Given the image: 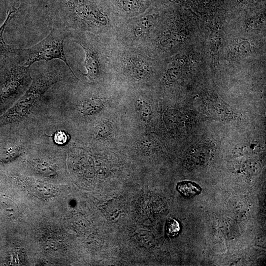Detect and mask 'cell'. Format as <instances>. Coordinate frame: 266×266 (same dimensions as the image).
<instances>
[{"instance_id": "obj_15", "label": "cell", "mask_w": 266, "mask_h": 266, "mask_svg": "<svg viewBox=\"0 0 266 266\" xmlns=\"http://www.w3.org/2000/svg\"><path fill=\"white\" fill-rule=\"evenodd\" d=\"M68 137L64 132L60 131L56 133L54 136V140L58 144L63 145L66 142Z\"/></svg>"}, {"instance_id": "obj_17", "label": "cell", "mask_w": 266, "mask_h": 266, "mask_svg": "<svg viewBox=\"0 0 266 266\" xmlns=\"http://www.w3.org/2000/svg\"><path fill=\"white\" fill-rule=\"evenodd\" d=\"M4 62L3 61H0V70H1V69L3 67V66H4Z\"/></svg>"}, {"instance_id": "obj_4", "label": "cell", "mask_w": 266, "mask_h": 266, "mask_svg": "<svg viewBox=\"0 0 266 266\" xmlns=\"http://www.w3.org/2000/svg\"><path fill=\"white\" fill-rule=\"evenodd\" d=\"M70 31L64 28H53L46 37L27 48L14 49L15 59L22 66L29 68L35 62L59 59L63 61L74 75L66 60L64 49L65 39Z\"/></svg>"}, {"instance_id": "obj_6", "label": "cell", "mask_w": 266, "mask_h": 266, "mask_svg": "<svg viewBox=\"0 0 266 266\" xmlns=\"http://www.w3.org/2000/svg\"><path fill=\"white\" fill-rule=\"evenodd\" d=\"M61 78L58 73L53 70L38 74L33 78L25 94L5 113L1 120L9 122L26 115L44 93Z\"/></svg>"}, {"instance_id": "obj_14", "label": "cell", "mask_w": 266, "mask_h": 266, "mask_svg": "<svg viewBox=\"0 0 266 266\" xmlns=\"http://www.w3.org/2000/svg\"><path fill=\"white\" fill-rule=\"evenodd\" d=\"M36 167L37 170L45 175H51L55 173V170L50 165L46 163L36 164Z\"/></svg>"}, {"instance_id": "obj_18", "label": "cell", "mask_w": 266, "mask_h": 266, "mask_svg": "<svg viewBox=\"0 0 266 266\" xmlns=\"http://www.w3.org/2000/svg\"><path fill=\"white\" fill-rule=\"evenodd\" d=\"M239 0L243 3H245V2H249V1H251L252 0Z\"/></svg>"}, {"instance_id": "obj_3", "label": "cell", "mask_w": 266, "mask_h": 266, "mask_svg": "<svg viewBox=\"0 0 266 266\" xmlns=\"http://www.w3.org/2000/svg\"><path fill=\"white\" fill-rule=\"evenodd\" d=\"M69 36L84 52L83 66L88 78L95 79L100 76L103 69L110 67V56L112 37L74 31H70Z\"/></svg>"}, {"instance_id": "obj_12", "label": "cell", "mask_w": 266, "mask_h": 266, "mask_svg": "<svg viewBox=\"0 0 266 266\" xmlns=\"http://www.w3.org/2000/svg\"><path fill=\"white\" fill-rule=\"evenodd\" d=\"M138 111L141 118L144 121H149L151 117V110L149 105L145 101L137 100Z\"/></svg>"}, {"instance_id": "obj_8", "label": "cell", "mask_w": 266, "mask_h": 266, "mask_svg": "<svg viewBox=\"0 0 266 266\" xmlns=\"http://www.w3.org/2000/svg\"><path fill=\"white\" fill-rule=\"evenodd\" d=\"M18 9V8H16L14 6L10 7L7 13L6 18L0 27V56L6 54L7 53L13 51L14 50L4 41L3 33L8 22L17 12Z\"/></svg>"}, {"instance_id": "obj_9", "label": "cell", "mask_w": 266, "mask_h": 266, "mask_svg": "<svg viewBox=\"0 0 266 266\" xmlns=\"http://www.w3.org/2000/svg\"><path fill=\"white\" fill-rule=\"evenodd\" d=\"M176 188L181 194L186 197H193L201 192V188L199 185L189 181L178 183Z\"/></svg>"}, {"instance_id": "obj_1", "label": "cell", "mask_w": 266, "mask_h": 266, "mask_svg": "<svg viewBox=\"0 0 266 266\" xmlns=\"http://www.w3.org/2000/svg\"><path fill=\"white\" fill-rule=\"evenodd\" d=\"M61 23L70 31L113 37L121 22L103 0H60Z\"/></svg>"}, {"instance_id": "obj_16", "label": "cell", "mask_w": 266, "mask_h": 266, "mask_svg": "<svg viewBox=\"0 0 266 266\" xmlns=\"http://www.w3.org/2000/svg\"><path fill=\"white\" fill-rule=\"evenodd\" d=\"M168 0L170 2L178 3V4L183 3L185 1V0Z\"/></svg>"}, {"instance_id": "obj_10", "label": "cell", "mask_w": 266, "mask_h": 266, "mask_svg": "<svg viewBox=\"0 0 266 266\" xmlns=\"http://www.w3.org/2000/svg\"><path fill=\"white\" fill-rule=\"evenodd\" d=\"M102 102L99 98L92 97L86 100L82 103L81 112L89 114L98 111L100 108Z\"/></svg>"}, {"instance_id": "obj_11", "label": "cell", "mask_w": 266, "mask_h": 266, "mask_svg": "<svg viewBox=\"0 0 266 266\" xmlns=\"http://www.w3.org/2000/svg\"><path fill=\"white\" fill-rule=\"evenodd\" d=\"M180 230L178 222L173 218H170L166 221V232L168 237L176 236Z\"/></svg>"}, {"instance_id": "obj_7", "label": "cell", "mask_w": 266, "mask_h": 266, "mask_svg": "<svg viewBox=\"0 0 266 266\" xmlns=\"http://www.w3.org/2000/svg\"><path fill=\"white\" fill-rule=\"evenodd\" d=\"M121 23L145 12L153 5L154 0H103Z\"/></svg>"}, {"instance_id": "obj_2", "label": "cell", "mask_w": 266, "mask_h": 266, "mask_svg": "<svg viewBox=\"0 0 266 266\" xmlns=\"http://www.w3.org/2000/svg\"><path fill=\"white\" fill-rule=\"evenodd\" d=\"M155 56L143 47H130L120 44L112 38L110 67L133 79L146 81L154 70Z\"/></svg>"}, {"instance_id": "obj_13", "label": "cell", "mask_w": 266, "mask_h": 266, "mask_svg": "<svg viewBox=\"0 0 266 266\" xmlns=\"http://www.w3.org/2000/svg\"><path fill=\"white\" fill-rule=\"evenodd\" d=\"M19 150L18 147H9L3 151L0 155V159L3 161H8L14 159L18 156Z\"/></svg>"}, {"instance_id": "obj_5", "label": "cell", "mask_w": 266, "mask_h": 266, "mask_svg": "<svg viewBox=\"0 0 266 266\" xmlns=\"http://www.w3.org/2000/svg\"><path fill=\"white\" fill-rule=\"evenodd\" d=\"M153 5L141 15L120 23L113 37L114 40L127 46L146 45L155 31L157 23V14Z\"/></svg>"}]
</instances>
